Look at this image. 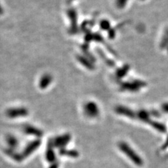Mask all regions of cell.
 <instances>
[{
	"mask_svg": "<svg viewBox=\"0 0 168 168\" xmlns=\"http://www.w3.org/2000/svg\"><path fill=\"white\" fill-rule=\"evenodd\" d=\"M70 139H71V136L69 134L63 135L55 139L54 145H56V147H64L69 142Z\"/></svg>",
	"mask_w": 168,
	"mask_h": 168,
	"instance_id": "9c48e42d",
	"label": "cell"
},
{
	"mask_svg": "<svg viewBox=\"0 0 168 168\" xmlns=\"http://www.w3.org/2000/svg\"><path fill=\"white\" fill-rule=\"evenodd\" d=\"M99 25L100 29L103 31H109V29L111 28V23H110V22L107 19H102V21L100 22Z\"/></svg>",
	"mask_w": 168,
	"mask_h": 168,
	"instance_id": "e0dca14e",
	"label": "cell"
},
{
	"mask_svg": "<svg viewBox=\"0 0 168 168\" xmlns=\"http://www.w3.org/2000/svg\"><path fill=\"white\" fill-rule=\"evenodd\" d=\"M167 53H168V46H167Z\"/></svg>",
	"mask_w": 168,
	"mask_h": 168,
	"instance_id": "f1b7e54d",
	"label": "cell"
},
{
	"mask_svg": "<svg viewBox=\"0 0 168 168\" xmlns=\"http://www.w3.org/2000/svg\"><path fill=\"white\" fill-rule=\"evenodd\" d=\"M68 1H69V2H72V1H73V0H68Z\"/></svg>",
	"mask_w": 168,
	"mask_h": 168,
	"instance_id": "f546056e",
	"label": "cell"
},
{
	"mask_svg": "<svg viewBox=\"0 0 168 168\" xmlns=\"http://www.w3.org/2000/svg\"><path fill=\"white\" fill-rule=\"evenodd\" d=\"M151 114L153 115V116H154L155 117H157V116H160V114H159V113L156 111H153L151 112Z\"/></svg>",
	"mask_w": 168,
	"mask_h": 168,
	"instance_id": "484cf974",
	"label": "cell"
},
{
	"mask_svg": "<svg viewBox=\"0 0 168 168\" xmlns=\"http://www.w3.org/2000/svg\"><path fill=\"white\" fill-rule=\"evenodd\" d=\"M162 110L165 113L168 114V103H165L162 105Z\"/></svg>",
	"mask_w": 168,
	"mask_h": 168,
	"instance_id": "d4e9b609",
	"label": "cell"
},
{
	"mask_svg": "<svg viewBox=\"0 0 168 168\" xmlns=\"http://www.w3.org/2000/svg\"><path fill=\"white\" fill-rule=\"evenodd\" d=\"M91 37H92V41H95L97 42H100V43H102V42H104L103 37L102 36V34L98 33V32H96V33H92Z\"/></svg>",
	"mask_w": 168,
	"mask_h": 168,
	"instance_id": "ffe728a7",
	"label": "cell"
},
{
	"mask_svg": "<svg viewBox=\"0 0 168 168\" xmlns=\"http://www.w3.org/2000/svg\"><path fill=\"white\" fill-rule=\"evenodd\" d=\"M67 15H68L69 18L70 20V28L69 32L72 34H76L79 31V27H78L77 23V13L74 9H70L67 11Z\"/></svg>",
	"mask_w": 168,
	"mask_h": 168,
	"instance_id": "277c9868",
	"label": "cell"
},
{
	"mask_svg": "<svg viewBox=\"0 0 168 168\" xmlns=\"http://www.w3.org/2000/svg\"><path fill=\"white\" fill-rule=\"evenodd\" d=\"M61 154L62 155H69L70 157L72 158H76L79 155V153L75 150H64L62 149V152H61Z\"/></svg>",
	"mask_w": 168,
	"mask_h": 168,
	"instance_id": "ac0fdd59",
	"label": "cell"
},
{
	"mask_svg": "<svg viewBox=\"0 0 168 168\" xmlns=\"http://www.w3.org/2000/svg\"><path fill=\"white\" fill-rule=\"evenodd\" d=\"M130 69V67L129 64H125L123 66H122L120 68H118L115 72V78L117 80H121L123 78H124L128 73Z\"/></svg>",
	"mask_w": 168,
	"mask_h": 168,
	"instance_id": "ba28073f",
	"label": "cell"
},
{
	"mask_svg": "<svg viewBox=\"0 0 168 168\" xmlns=\"http://www.w3.org/2000/svg\"><path fill=\"white\" fill-rule=\"evenodd\" d=\"M168 148V135H167V137L166 138V140H165V142L163 144H162V146L161 147V149L162 150H165V149H167Z\"/></svg>",
	"mask_w": 168,
	"mask_h": 168,
	"instance_id": "cb8c5ba5",
	"label": "cell"
},
{
	"mask_svg": "<svg viewBox=\"0 0 168 168\" xmlns=\"http://www.w3.org/2000/svg\"><path fill=\"white\" fill-rule=\"evenodd\" d=\"M149 124L151 125L155 130H156L157 131L161 132V133H165V132H166L167 131L166 126H165V125H164L163 123H162L152 121L151 120Z\"/></svg>",
	"mask_w": 168,
	"mask_h": 168,
	"instance_id": "4fadbf2b",
	"label": "cell"
},
{
	"mask_svg": "<svg viewBox=\"0 0 168 168\" xmlns=\"http://www.w3.org/2000/svg\"><path fill=\"white\" fill-rule=\"evenodd\" d=\"M97 53L99 54V56L104 60V61L106 62L108 66H109L110 67H115V65H116L115 62L113 61V60L109 58V57L105 56L104 53L102 51V50H100V49H97Z\"/></svg>",
	"mask_w": 168,
	"mask_h": 168,
	"instance_id": "9a60e30c",
	"label": "cell"
},
{
	"mask_svg": "<svg viewBox=\"0 0 168 168\" xmlns=\"http://www.w3.org/2000/svg\"><path fill=\"white\" fill-rule=\"evenodd\" d=\"M147 84L144 81L139 79H133L130 81L121 82L119 84L120 90L122 91L137 92L142 88L146 87Z\"/></svg>",
	"mask_w": 168,
	"mask_h": 168,
	"instance_id": "7a4b0ae2",
	"label": "cell"
},
{
	"mask_svg": "<svg viewBox=\"0 0 168 168\" xmlns=\"http://www.w3.org/2000/svg\"><path fill=\"white\" fill-rule=\"evenodd\" d=\"M40 145V141L39 140H36L33 142H32L29 144L28 146H27L25 149L24 153H23V156L26 157L27 155H30L32 152H33L34 150H36L38 147Z\"/></svg>",
	"mask_w": 168,
	"mask_h": 168,
	"instance_id": "7c38bea8",
	"label": "cell"
},
{
	"mask_svg": "<svg viewBox=\"0 0 168 168\" xmlns=\"http://www.w3.org/2000/svg\"><path fill=\"white\" fill-rule=\"evenodd\" d=\"M119 149L128 158L133 162L137 166H142L144 164V161L141 157L135 152L129 144H127L125 142H120L118 144Z\"/></svg>",
	"mask_w": 168,
	"mask_h": 168,
	"instance_id": "6da1fadb",
	"label": "cell"
},
{
	"mask_svg": "<svg viewBox=\"0 0 168 168\" xmlns=\"http://www.w3.org/2000/svg\"><path fill=\"white\" fill-rule=\"evenodd\" d=\"M46 155V159L49 160V162L54 161L55 159H56V155H55V153L53 151V150L52 147H50L48 149Z\"/></svg>",
	"mask_w": 168,
	"mask_h": 168,
	"instance_id": "d6986e66",
	"label": "cell"
},
{
	"mask_svg": "<svg viewBox=\"0 0 168 168\" xmlns=\"http://www.w3.org/2000/svg\"><path fill=\"white\" fill-rule=\"evenodd\" d=\"M4 13V9L2 8V6L0 5V15H2V14Z\"/></svg>",
	"mask_w": 168,
	"mask_h": 168,
	"instance_id": "4316f807",
	"label": "cell"
},
{
	"mask_svg": "<svg viewBox=\"0 0 168 168\" xmlns=\"http://www.w3.org/2000/svg\"><path fill=\"white\" fill-rule=\"evenodd\" d=\"M128 0H116V6L118 9H122L127 4Z\"/></svg>",
	"mask_w": 168,
	"mask_h": 168,
	"instance_id": "44dd1931",
	"label": "cell"
},
{
	"mask_svg": "<svg viewBox=\"0 0 168 168\" xmlns=\"http://www.w3.org/2000/svg\"><path fill=\"white\" fill-rule=\"evenodd\" d=\"M136 117L139 121L142 122L146 123H149L150 121H151L150 119V114L149 111H146L145 109H141L139 110L136 113Z\"/></svg>",
	"mask_w": 168,
	"mask_h": 168,
	"instance_id": "30bf717a",
	"label": "cell"
},
{
	"mask_svg": "<svg viewBox=\"0 0 168 168\" xmlns=\"http://www.w3.org/2000/svg\"><path fill=\"white\" fill-rule=\"evenodd\" d=\"M53 81V77L51 75L49 74H44L43 76L41 78L39 81V87L41 89L46 88L51 84Z\"/></svg>",
	"mask_w": 168,
	"mask_h": 168,
	"instance_id": "8fae6325",
	"label": "cell"
},
{
	"mask_svg": "<svg viewBox=\"0 0 168 168\" xmlns=\"http://www.w3.org/2000/svg\"><path fill=\"white\" fill-rule=\"evenodd\" d=\"M57 167H58V164L57 163H55L53 166L51 167V168H57Z\"/></svg>",
	"mask_w": 168,
	"mask_h": 168,
	"instance_id": "83f0119b",
	"label": "cell"
},
{
	"mask_svg": "<svg viewBox=\"0 0 168 168\" xmlns=\"http://www.w3.org/2000/svg\"><path fill=\"white\" fill-rule=\"evenodd\" d=\"M116 29L114 28V27H111V28L108 31V37H109L110 39H114L115 38V37H116Z\"/></svg>",
	"mask_w": 168,
	"mask_h": 168,
	"instance_id": "7402d4cb",
	"label": "cell"
},
{
	"mask_svg": "<svg viewBox=\"0 0 168 168\" xmlns=\"http://www.w3.org/2000/svg\"><path fill=\"white\" fill-rule=\"evenodd\" d=\"M28 114V111L26 108L18 107V108H11L6 111V115L11 119H16L18 117L25 116Z\"/></svg>",
	"mask_w": 168,
	"mask_h": 168,
	"instance_id": "8992f818",
	"label": "cell"
},
{
	"mask_svg": "<svg viewBox=\"0 0 168 168\" xmlns=\"http://www.w3.org/2000/svg\"><path fill=\"white\" fill-rule=\"evenodd\" d=\"M84 113L87 117L94 119L100 115V109L97 104L94 102H87L84 105Z\"/></svg>",
	"mask_w": 168,
	"mask_h": 168,
	"instance_id": "3957f363",
	"label": "cell"
},
{
	"mask_svg": "<svg viewBox=\"0 0 168 168\" xmlns=\"http://www.w3.org/2000/svg\"><path fill=\"white\" fill-rule=\"evenodd\" d=\"M115 112L117 114L121 115V116H126L129 119H137L136 117V113L134 111H132L131 109L130 108L123 106V105H119V106H116L115 107Z\"/></svg>",
	"mask_w": 168,
	"mask_h": 168,
	"instance_id": "5b68a950",
	"label": "cell"
},
{
	"mask_svg": "<svg viewBox=\"0 0 168 168\" xmlns=\"http://www.w3.org/2000/svg\"><path fill=\"white\" fill-rule=\"evenodd\" d=\"M168 46V28L165 31L163 36H162L161 41L160 42V48L161 49H167Z\"/></svg>",
	"mask_w": 168,
	"mask_h": 168,
	"instance_id": "2e32d148",
	"label": "cell"
},
{
	"mask_svg": "<svg viewBox=\"0 0 168 168\" xmlns=\"http://www.w3.org/2000/svg\"><path fill=\"white\" fill-rule=\"evenodd\" d=\"M141 1H144V0H141Z\"/></svg>",
	"mask_w": 168,
	"mask_h": 168,
	"instance_id": "4dcf8cb0",
	"label": "cell"
},
{
	"mask_svg": "<svg viewBox=\"0 0 168 168\" xmlns=\"http://www.w3.org/2000/svg\"><path fill=\"white\" fill-rule=\"evenodd\" d=\"M76 58L78 61L79 62L80 64H81L83 66L86 67V69L89 70H94L95 67L94 64V62H92L91 60L88 58L87 57L85 56H81V55H79L76 56Z\"/></svg>",
	"mask_w": 168,
	"mask_h": 168,
	"instance_id": "52a82bcc",
	"label": "cell"
},
{
	"mask_svg": "<svg viewBox=\"0 0 168 168\" xmlns=\"http://www.w3.org/2000/svg\"><path fill=\"white\" fill-rule=\"evenodd\" d=\"M7 140H8V143H9V145H11L12 147H16L15 145L17 144V140L14 137L9 136L8 138H7Z\"/></svg>",
	"mask_w": 168,
	"mask_h": 168,
	"instance_id": "603a6c76",
	"label": "cell"
},
{
	"mask_svg": "<svg viewBox=\"0 0 168 168\" xmlns=\"http://www.w3.org/2000/svg\"><path fill=\"white\" fill-rule=\"evenodd\" d=\"M25 132L27 134H30L31 135H35L37 137H41L42 135V132L41 130L36 128L31 125H25L24 127Z\"/></svg>",
	"mask_w": 168,
	"mask_h": 168,
	"instance_id": "5bb4252c",
	"label": "cell"
}]
</instances>
